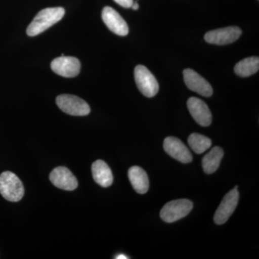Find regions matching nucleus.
I'll list each match as a JSON object with an SVG mask.
<instances>
[{"label":"nucleus","mask_w":259,"mask_h":259,"mask_svg":"<svg viewBox=\"0 0 259 259\" xmlns=\"http://www.w3.org/2000/svg\"><path fill=\"white\" fill-rule=\"evenodd\" d=\"M65 15L63 8H46L37 13L33 20L27 28V34L29 36H36L39 34L53 26L54 24L60 21Z\"/></svg>","instance_id":"1"},{"label":"nucleus","mask_w":259,"mask_h":259,"mask_svg":"<svg viewBox=\"0 0 259 259\" xmlns=\"http://www.w3.org/2000/svg\"><path fill=\"white\" fill-rule=\"evenodd\" d=\"M25 189L21 181L11 171H4L0 175V194L7 200L17 202L21 200Z\"/></svg>","instance_id":"2"},{"label":"nucleus","mask_w":259,"mask_h":259,"mask_svg":"<svg viewBox=\"0 0 259 259\" xmlns=\"http://www.w3.org/2000/svg\"><path fill=\"white\" fill-rule=\"evenodd\" d=\"M192 208V201L187 199H177L165 204L161 209L160 216L164 222L175 223L186 217Z\"/></svg>","instance_id":"3"},{"label":"nucleus","mask_w":259,"mask_h":259,"mask_svg":"<svg viewBox=\"0 0 259 259\" xmlns=\"http://www.w3.org/2000/svg\"><path fill=\"white\" fill-rule=\"evenodd\" d=\"M134 77L139 91L144 96L153 97L158 93L159 90L158 81L144 65H138L135 68Z\"/></svg>","instance_id":"4"},{"label":"nucleus","mask_w":259,"mask_h":259,"mask_svg":"<svg viewBox=\"0 0 259 259\" xmlns=\"http://www.w3.org/2000/svg\"><path fill=\"white\" fill-rule=\"evenodd\" d=\"M56 105L63 112L70 115L86 116L91 111L84 100L74 95H59L56 98Z\"/></svg>","instance_id":"5"},{"label":"nucleus","mask_w":259,"mask_h":259,"mask_svg":"<svg viewBox=\"0 0 259 259\" xmlns=\"http://www.w3.org/2000/svg\"><path fill=\"white\" fill-rule=\"evenodd\" d=\"M239 200V192H238V186L233 190L230 191L225 196L222 202L214 213V221L216 224L222 225L228 221L230 217L234 212Z\"/></svg>","instance_id":"6"},{"label":"nucleus","mask_w":259,"mask_h":259,"mask_svg":"<svg viewBox=\"0 0 259 259\" xmlns=\"http://www.w3.org/2000/svg\"><path fill=\"white\" fill-rule=\"evenodd\" d=\"M51 69L63 77L72 78L79 74L81 63L72 56H61L54 59L51 64Z\"/></svg>","instance_id":"7"},{"label":"nucleus","mask_w":259,"mask_h":259,"mask_svg":"<svg viewBox=\"0 0 259 259\" xmlns=\"http://www.w3.org/2000/svg\"><path fill=\"white\" fill-rule=\"evenodd\" d=\"M241 34L242 30L238 27H226L207 32L204 35V40L211 44L226 45L236 41Z\"/></svg>","instance_id":"8"},{"label":"nucleus","mask_w":259,"mask_h":259,"mask_svg":"<svg viewBox=\"0 0 259 259\" xmlns=\"http://www.w3.org/2000/svg\"><path fill=\"white\" fill-rule=\"evenodd\" d=\"M184 80L187 88L202 96H212L213 90L210 83L198 73L191 69H186L183 71Z\"/></svg>","instance_id":"9"},{"label":"nucleus","mask_w":259,"mask_h":259,"mask_svg":"<svg viewBox=\"0 0 259 259\" xmlns=\"http://www.w3.org/2000/svg\"><path fill=\"white\" fill-rule=\"evenodd\" d=\"M102 18L107 28L116 35L125 36L128 34V25L113 8L110 7L104 8L102 12Z\"/></svg>","instance_id":"10"},{"label":"nucleus","mask_w":259,"mask_h":259,"mask_svg":"<svg viewBox=\"0 0 259 259\" xmlns=\"http://www.w3.org/2000/svg\"><path fill=\"white\" fill-rule=\"evenodd\" d=\"M49 179L53 185L61 190L74 191L78 187L77 180L66 167H56L51 171Z\"/></svg>","instance_id":"11"},{"label":"nucleus","mask_w":259,"mask_h":259,"mask_svg":"<svg viewBox=\"0 0 259 259\" xmlns=\"http://www.w3.org/2000/svg\"><path fill=\"white\" fill-rule=\"evenodd\" d=\"M187 107L194 120L203 127L212 123V114L207 104L197 97H190L187 101Z\"/></svg>","instance_id":"12"},{"label":"nucleus","mask_w":259,"mask_h":259,"mask_svg":"<svg viewBox=\"0 0 259 259\" xmlns=\"http://www.w3.org/2000/svg\"><path fill=\"white\" fill-rule=\"evenodd\" d=\"M163 149L170 156L183 163L192 161L190 150L180 139L175 137H167L163 141Z\"/></svg>","instance_id":"13"},{"label":"nucleus","mask_w":259,"mask_h":259,"mask_svg":"<svg viewBox=\"0 0 259 259\" xmlns=\"http://www.w3.org/2000/svg\"><path fill=\"white\" fill-rule=\"evenodd\" d=\"M94 180L102 187H109L113 182V175L108 165L102 160L94 162L92 166Z\"/></svg>","instance_id":"14"},{"label":"nucleus","mask_w":259,"mask_h":259,"mask_svg":"<svg viewBox=\"0 0 259 259\" xmlns=\"http://www.w3.org/2000/svg\"><path fill=\"white\" fill-rule=\"evenodd\" d=\"M128 178L136 192L144 194L149 188V180L146 172L140 166H134L128 170Z\"/></svg>","instance_id":"15"},{"label":"nucleus","mask_w":259,"mask_h":259,"mask_svg":"<svg viewBox=\"0 0 259 259\" xmlns=\"http://www.w3.org/2000/svg\"><path fill=\"white\" fill-rule=\"evenodd\" d=\"M223 155H224V152H223L222 148L219 146L212 148L202 159V167H203L204 171L207 175H211L217 171L220 164H221Z\"/></svg>","instance_id":"16"},{"label":"nucleus","mask_w":259,"mask_h":259,"mask_svg":"<svg viewBox=\"0 0 259 259\" xmlns=\"http://www.w3.org/2000/svg\"><path fill=\"white\" fill-rule=\"evenodd\" d=\"M259 69V58L257 56L248 57L239 61L235 66V73L241 77H248L255 74Z\"/></svg>","instance_id":"17"},{"label":"nucleus","mask_w":259,"mask_h":259,"mask_svg":"<svg viewBox=\"0 0 259 259\" xmlns=\"http://www.w3.org/2000/svg\"><path fill=\"white\" fill-rule=\"evenodd\" d=\"M188 144L194 152L201 154L211 147L212 141L202 135L192 134L189 136Z\"/></svg>","instance_id":"18"},{"label":"nucleus","mask_w":259,"mask_h":259,"mask_svg":"<svg viewBox=\"0 0 259 259\" xmlns=\"http://www.w3.org/2000/svg\"><path fill=\"white\" fill-rule=\"evenodd\" d=\"M117 4L120 5L122 8H130L134 4V0H114Z\"/></svg>","instance_id":"19"},{"label":"nucleus","mask_w":259,"mask_h":259,"mask_svg":"<svg viewBox=\"0 0 259 259\" xmlns=\"http://www.w3.org/2000/svg\"><path fill=\"white\" fill-rule=\"evenodd\" d=\"M138 1H139V0H137V1H136V2H134V4H133L132 7H131V8H132L133 10H139V3H138Z\"/></svg>","instance_id":"20"},{"label":"nucleus","mask_w":259,"mask_h":259,"mask_svg":"<svg viewBox=\"0 0 259 259\" xmlns=\"http://www.w3.org/2000/svg\"><path fill=\"white\" fill-rule=\"evenodd\" d=\"M115 258L117 259H127L128 258V257L126 256L125 255H117V257H116Z\"/></svg>","instance_id":"21"}]
</instances>
